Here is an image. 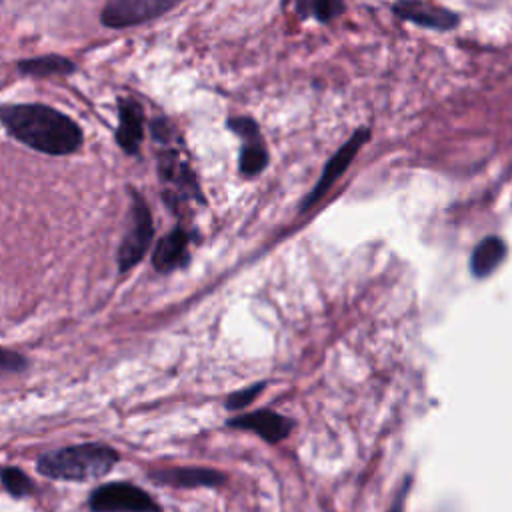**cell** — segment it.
<instances>
[{
    "label": "cell",
    "mask_w": 512,
    "mask_h": 512,
    "mask_svg": "<svg viewBox=\"0 0 512 512\" xmlns=\"http://www.w3.org/2000/svg\"><path fill=\"white\" fill-rule=\"evenodd\" d=\"M504 256H506V244L498 236H488L474 248L470 258V270L476 278H484L498 268Z\"/></svg>",
    "instance_id": "5bb4252c"
},
{
    "label": "cell",
    "mask_w": 512,
    "mask_h": 512,
    "mask_svg": "<svg viewBox=\"0 0 512 512\" xmlns=\"http://www.w3.org/2000/svg\"><path fill=\"white\" fill-rule=\"evenodd\" d=\"M154 512H160V510H158V508H156V510H154Z\"/></svg>",
    "instance_id": "44dd1931"
},
{
    "label": "cell",
    "mask_w": 512,
    "mask_h": 512,
    "mask_svg": "<svg viewBox=\"0 0 512 512\" xmlns=\"http://www.w3.org/2000/svg\"><path fill=\"white\" fill-rule=\"evenodd\" d=\"M18 72L24 76H34V78H48V76H66L76 70V64L64 56L58 54H48V56H38V58H26L16 64Z\"/></svg>",
    "instance_id": "9a60e30c"
},
{
    "label": "cell",
    "mask_w": 512,
    "mask_h": 512,
    "mask_svg": "<svg viewBox=\"0 0 512 512\" xmlns=\"http://www.w3.org/2000/svg\"><path fill=\"white\" fill-rule=\"evenodd\" d=\"M188 262V234L176 226L158 240L152 252V266L158 272H172Z\"/></svg>",
    "instance_id": "7c38bea8"
},
{
    "label": "cell",
    "mask_w": 512,
    "mask_h": 512,
    "mask_svg": "<svg viewBox=\"0 0 512 512\" xmlns=\"http://www.w3.org/2000/svg\"><path fill=\"white\" fill-rule=\"evenodd\" d=\"M402 498H404V490L398 494V498L394 500V504L390 506L388 512H402Z\"/></svg>",
    "instance_id": "ffe728a7"
},
{
    "label": "cell",
    "mask_w": 512,
    "mask_h": 512,
    "mask_svg": "<svg viewBox=\"0 0 512 512\" xmlns=\"http://www.w3.org/2000/svg\"><path fill=\"white\" fill-rule=\"evenodd\" d=\"M0 482L12 496H28L34 490V484L28 478V474L14 466H4L0 470Z\"/></svg>",
    "instance_id": "2e32d148"
},
{
    "label": "cell",
    "mask_w": 512,
    "mask_h": 512,
    "mask_svg": "<svg viewBox=\"0 0 512 512\" xmlns=\"http://www.w3.org/2000/svg\"><path fill=\"white\" fill-rule=\"evenodd\" d=\"M306 2L318 20H330L338 16L344 8L342 0H306Z\"/></svg>",
    "instance_id": "e0dca14e"
},
{
    "label": "cell",
    "mask_w": 512,
    "mask_h": 512,
    "mask_svg": "<svg viewBox=\"0 0 512 512\" xmlns=\"http://www.w3.org/2000/svg\"><path fill=\"white\" fill-rule=\"evenodd\" d=\"M158 174L172 190L166 192V202H174L182 196H198V186L188 164L180 160L176 150H162L158 156Z\"/></svg>",
    "instance_id": "52a82bcc"
},
{
    "label": "cell",
    "mask_w": 512,
    "mask_h": 512,
    "mask_svg": "<svg viewBox=\"0 0 512 512\" xmlns=\"http://www.w3.org/2000/svg\"><path fill=\"white\" fill-rule=\"evenodd\" d=\"M92 512H154L158 506L130 482H110L96 488L88 498Z\"/></svg>",
    "instance_id": "5b68a950"
},
{
    "label": "cell",
    "mask_w": 512,
    "mask_h": 512,
    "mask_svg": "<svg viewBox=\"0 0 512 512\" xmlns=\"http://www.w3.org/2000/svg\"><path fill=\"white\" fill-rule=\"evenodd\" d=\"M394 12L404 20L434 30H450L458 24V16L454 12L428 0H400L394 4Z\"/></svg>",
    "instance_id": "ba28073f"
},
{
    "label": "cell",
    "mask_w": 512,
    "mask_h": 512,
    "mask_svg": "<svg viewBox=\"0 0 512 512\" xmlns=\"http://www.w3.org/2000/svg\"><path fill=\"white\" fill-rule=\"evenodd\" d=\"M0 122L10 136L50 156H66L82 146L80 126L46 104H2Z\"/></svg>",
    "instance_id": "6da1fadb"
},
{
    "label": "cell",
    "mask_w": 512,
    "mask_h": 512,
    "mask_svg": "<svg viewBox=\"0 0 512 512\" xmlns=\"http://www.w3.org/2000/svg\"><path fill=\"white\" fill-rule=\"evenodd\" d=\"M28 366V360L8 348H0V376L2 374H12V372H22Z\"/></svg>",
    "instance_id": "ac0fdd59"
},
{
    "label": "cell",
    "mask_w": 512,
    "mask_h": 512,
    "mask_svg": "<svg viewBox=\"0 0 512 512\" xmlns=\"http://www.w3.org/2000/svg\"><path fill=\"white\" fill-rule=\"evenodd\" d=\"M180 2L182 0H108L100 20L106 28H130L170 12Z\"/></svg>",
    "instance_id": "277c9868"
},
{
    "label": "cell",
    "mask_w": 512,
    "mask_h": 512,
    "mask_svg": "<svg viewBox=\"0 0 512 512\" xmlns=\"http://www.w3.org/2000/svg\"><path fill=\"white\" fill-rule=\"evenodd\" d=\"M230 128L244 140V146L240 152V172L244 176L260 174L268 164V152L258 136L256 124L248 118H234L230 120Z\"/></svg>",
    "instance_id": "9c48e42d"
},
{
    "label": "cell",
    "mask_w": 512,
    "mask_h": 512,
    "mask_svg": "<svg viewBox=\"0 0 512 512\" xmlns=\"http://www.w3.org/2000/svg\"><path fill=\"white\" fill-rule=\"evenodd\" d=\"M130 196H132V204H130L132 224H130V230L126 232V236L122 238L118 254H116L120 272H128L144 258L146 250L150 248L152 234H154L152 214H150V208H148L144 196L140 192H136L134 188H130Z\"/></svg>",
    "instance_id": "3957f363"
},
{
    "label": "cell",
    "mask_w": 512,
    "mask_h": 512,
    "mask_svg": "<svg viewBox=\"0 0 512 512\" xmlns=\"http://www.w3.org/2000/svg\"><path fill=\"white\" fill-rule=\"evenodd\" d=\"M152 480L178 488H196V486H220L226 476L212 468H170L158 470L152 474Z\"/></svg>",
    "instance_id": "4fadbf2b"
},
{
    "label": "cell",
    "mask_w": 512,
    "mask_h": 512,
    "mask_svg": "<svg viewBox=\"0 0 512 512\" xmlns=\"http://www.w3.org/2000/svg\"><path fill=\"white\" fill-rule=\"evenodd\" d=\"M366 140H368V130H358V132L328 160V164L324 166V170H322V174H320L316 186H314L312 192L306 196V200H304V204H302V210L314 206V204L332 188V184L346 172V168L350 166V162L354 160V156L358 154V150L362 148V144H364Z\"/></svg>",
    "instance_id": "8992f818"
},
{
    "label": "cell",
    "mask_w": 512,
    "mask_h": 512,
    "mask_svg": "<svg viewBox=\"0 0 512 512\" xmlns=\"http://www.w3.org/2000/svg\"><path fill=\"white\" fill-rule=\"evenodd\" d=\"M144 136V110L134 98L118 100L116 142L126 154H136Z\"/></svg>",
    "instance_id": "30bf717a"
},
{
    "label": "cell",
    "mask_w": 512,
    "mask_h": 512,
    "mask_svg": "<svg viewBox=\"0 0 512 512\" xmlns=\"http://www.w3.org/2000/svg\"><path fill=\"white\" fill-rule=\"evenodd\" d=\"M116 462L118 452L114 448L100 442H84L42 454L36 470L54 480L84 482L108 474Z\"/></svg>",
    "instance_id": "7a4b0ae2"
},
{
    "label": "cell",
    "mask_w": 512,
    "mask_h": 512,
    "mask_svg": "<svg viewBox=\"0 0 512 512\" xmlns=\"http://www.w3.org/2000/svg\"><path fill=\"white\" fill-rule=\"evenodd\" d=\"M228 426L240 428V430H250L268 442H278L288 436L292 422L272 410H260V412H250V414L232 418V420H228Z\"/></svg>",
    "instance_id": "8fae6325"
},
{
    "label": "cell",
    "mask_w": 512,
    "mask_h": 512,
    "mask_svg": "<svg viewBox=\"0 0 512 512\" xmlns=\"http://www.w3.org/2000/svg\"><path fill=\"white\" fill-rule=\"evenodd\" d=\"M260 384H256V386H252V388H246V390H240V392H234L230 398H228V402H226V406L230 408V410H238V408H246L256 396H258V392H260Z\"/></svg>",
    "instance_id": "d6986e66"
}]
</instances>
